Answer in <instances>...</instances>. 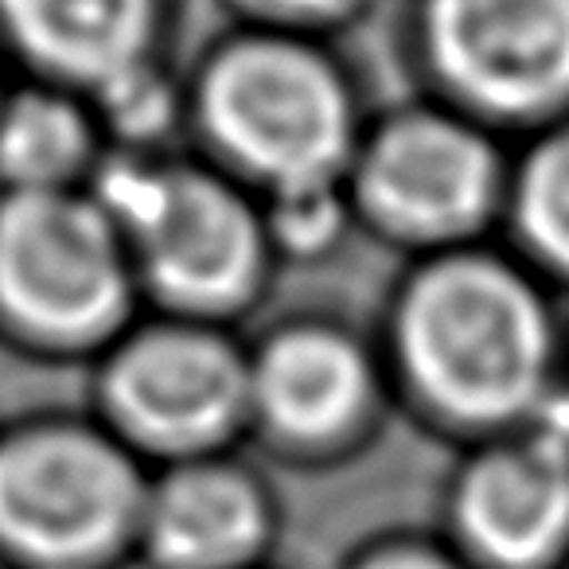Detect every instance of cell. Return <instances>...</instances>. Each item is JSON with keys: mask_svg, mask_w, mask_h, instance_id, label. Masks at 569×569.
I'll list each match as a JSON object with an SVG mask.
<instances>
[{"mask_svg": "<svg viewBox=\"0 0 569 569\" xmlns=\"http://www.w3.org/2000/svg\"><path fill=\"white\" fill-rule=\"evenodd\" d=\"M211 137L273 196L332 188L351 160L356 121L340 74L289 40H246L203 74Z\"/></svg>", "mask_w": 569, "mask_h": 569, "instance_id": "obj_2", "label": "cell"}, {"mask_svg": "<svg viewBox=\"0 0 569 569\" xmlns=\"http://www.w3.org/2000/svg\"><path fill=\"white\" fill-rule=\"evenodd\" d=\"M144 515L129 457L87 429L48 426L0 441V542L43 566L110 550Z\"/></svg>", "mask_w": 569, "mask_h": 569, "instance_id": "obj_5", "label": "cell"}, {"mask_svg": "<svg viewBox=\"0 0 569 569\" xmlns=\"http://www.w3.org/2000/svg\"><path fill=\"white\" fill-rule=\"evenodd\" d=\"M340 227V199L336 188H309L277 196L273 203V234L293 250H320L332 242Z\"/></svg>", "mask_w": 569, "mask_h": 569, "instance_id": "obj_15", "label": "cell"}, {"mask_svg": "<svg viewBox=\"0 0 569 569\" xmlns=\"http://www.w3.org/2000/svg\"><path fill=\"white\" fill-rule=\"evenodd\" d=\"M457 519L496 566L546 561L569 535V449L538 433L480 457L457 491Z\"/></svg>", "mask_w": 569, "mask_h": 569, "instance_id": "obj_9", "label": "cell"}, {"mask_svg": "<svg viewBox=\"0 0 569 569\" xmlns=\"http://www.w3.org/2000/svg\"><path fill=\"white\" fill-rule=\"evenodd\" d=\"M0 24L40 67L94 90L149 67L152 0H0Z\"/></svg>", "mask_w": 569, "mask_h": 569, "instance_id": "obj_12", "label": "cell"}, {"mask_svg": "<svg viewBox=\"0 0 569 569\" xmlns=\"http://www.w3.org/2000/svg\"><path fill=\"white\" fill-rule=\"evenodd\" d=\"M242 9H253L269 20H332L340 12H348L356 0H238Z\"/></svg>", "mask_w": 569, "mask_h": 569, "instance_id": "obj_17", "label": "cell"}, {"mask_svg": "<svg viewBox=\"0 0 569 569\" xmlns=\"http://www.w3.org/2000/svg\"><path fill=\"white\" fill-rule=\"evenodd\" d=\"M367 363L351 340L328 328H293L250 363V406L293 441H325L359 418Z\"/></svg>", "mask_w": 569, "mask_h": 569, "instance_id": "obj_11", "label": "cell"}, {"mask_svg": "<svg viewBox=\"0 0 569 569\" xmlns=\"http://www.w3.org/2000/svg\"><path fill=\"white\" fill-rule=\"evenodd\" d=\"M90 160V126L56 94H24L0 113V180L9 191H71Z\"/></svg>", "mask_w": 569, "mask_h": 569, "instance_id": "obj_13", "label": "cell"}, {"mask_svg": "<svg viewBox=\"0 0 569 569\" xmlns=\"http://www.w3.org/2000/svg\"><path fill=\"white\" fill-rule=\"evenodd\" d=\"M496 152L441 113L390 121L359 157V199L375 222L413 242H449L496 199Z\"/></svg>", "mask_w": 569, "mask_h": 569, "instance_id": "obj_8", "label": "cell"}, {"mask_svg": "<svg viewBox=\"0 0 569 569\" xmlns=\"http://www.w3.org/2000/svg\"><path fill=\"white\" fill-rule=\"evenodd\" d=\"M398 348L418 390L465 421H499L542 398L550 328L530 284L488 258L429 266L398 312Z\"/></svg>", "mask_w": 569, "mask_h": 569, "instance_id": "obj_1", "label": "cell"}, {"mask_svg": "<svg viewBox=\"0 0 569 569\" xmlns=\"http://www.w3.org/2000/svg\"><path fill=\"white\" fill-rule=\"evenodd\" d=\"M129 301L121 230L98 199L9 191L0 199V309L51 343L110 332Z\"/></svg>", "mask_w": 569, "mask_h": 569, "instance_id": "obj_3", "label": "cell"}, {"mask_svg": "<svg viewBox=\"0 0 569 569\" xmlns=\"http://www.w3.org/2000/svg\"><path fill=\"white\" fill-rule=\"evenodd\" d=\"M98 207L133 238L152 289L180 309H230L258 284L261 227L211 176L121 164L106 176Z\"/></svg>", "mask_w": 569, "mask_h": 569, "instance_id": "obj_4", "label": "cell"}, {"mask_svg": "<svg viewBox=\"0 0 569 569\" xmlns=\"http://www.w3.org/2000/svg\"><path fill=\"white\" fill-rule=\"evenodd\" d=\"M106 398L126 433L152 449L214 445L250 410V363L199 328H157L113 356Z\"/></svg>", "mask_w": 569, "mask_h": 569, "instance_id": "obj_7", "label": "cell"}, {"mask_svg": "<svg viewBox=\"0 0 569 569\" xmlns=\"http://www.w3.org/2000/svg\"><path fill=\"white\" fill-rule=\"evenodd\" d=\"M363 569H457V566H449V561L437 558V553H421V550H395V553H382V558L367 561Z\"/></svg>", "mask_w": 569, "mask_h": 569, "instance_id": "obj_18", "label": "cell"}, {"mask_svg": "<svg viewBox=\"0 0 569 569\" xmlns=\"http://www.w3.org/2000/svg\"><path fill=\"white\" fill-rule=\"evenodd\" d=\"M426 48L465 102L538 110L569 94V0H426Z\"/></svg>", "mask_w": 569, "mask_h": 569, "instance_id": "obj_6", "label": "cell"}, {"mask_svg": "<svg viewBox=\"0 0 569 569\" xmlns=\"http://www.w3.org/2000/svg\"><path fill=\"white\" fill-rule=\"evenodd\" d=\"M144 538L164 569H242L266 542V499L242 472L188 465L144 496Z\"/></svg>", "mask_w": 569, "mask_h": 569, "instance_id": "obj_10", "label": "cell"}, {"mask_svg": "<svg viewBox=\"0 0 569 569\" xmlns=\"http://www.w3.org/2000/svg\"><path fill=\"white\" fill-rule=\"evenodd\" d=\"M519 222L535 250L569 269V129L527 160L519 183Z\"/></svg>", "mask_w": 569, "mask_h": 569, "instance_id": "obj_14", "label": "cell"}, {"mask_svg": "<svg viewBox=\"0 0 569 569\" xmlns=\"http://www.w3.org/2000/svg\"><path fill=\"white\" fill-rule=\"evenodd\" d=\"M102 98H106V106H110L113 118H118V126L133 137L157 133L168 118V94L149 67H141V71L126 74L121 82L106 87Z\"/></svg>", "mask_w": 569, "mask_h": 569, "instance_id": "obj_16", "label": "cell"}]
</instances>
